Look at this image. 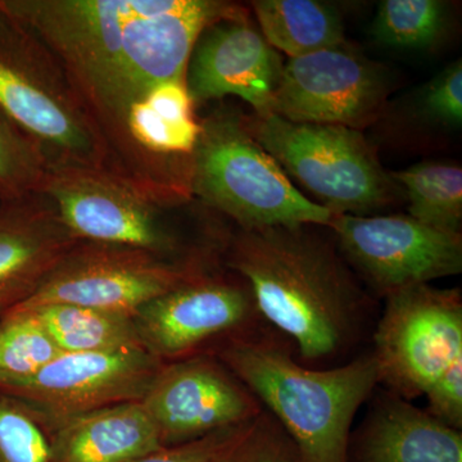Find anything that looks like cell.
Returning <instances> with one entry per match:
<instances>
[{"label": "cell", "instance_id": "22", "mask_svg": "<svg viewBox=\"0 0 462 462\" xmlns=\"http://www.w3.org/2000/svg\"><path fill=\"white\" fill-rule=\"evenodd\" d=\"M451 17V7L442 0H383L370 32L385 48L428 51L445 41Z\"/></svg>", "mask_w": 462, "mask_h": 462}, {"label": "cell", "instance_id": "2", "mask_svg": "<svg viewBox=\"0 0 462 462\" xmlns=\"http://www.w3.org/2000/svg\"><path fill=\"white\" fill-rule=\"evenodd\" d=\"M227 267L254 294L263 321L307 366H336L364 338L372 302L340 252L314 226L239 229Z\"/></svg>", "mask_w": 462, "mask_h": 462}, {"label": "cell", "instance_id": "14", "mask_svg": "<svg viewBox=\"0 0 462 462\" xmlns=\"http://www.w3.org/2000/svg\"><path fill=\"white\" fill-rule=\"evenodd\" d=\"M141 402L163 447L247 424L263 410L217 357L206 355L162 365Z\"/></svg>", "mask_w": 462, "mask_h": 462}, {"label": "cell", "instance_id": "19", "mask_svg": "<svg viewBox=\"0 0 462 462\" xmlns=\"http://www.w3.org/2000/svg\"><path fill=\"white\" fill-rule=\"evenodd\" d=\"M251 7L266 42L289 58L306 56L346 42L342 14L329 3L254 0Z\"/></svg>", "mask_w": 462, "mask_h": 462}, {"label": "cell", "instance_id": "9", "mask_svg": "<svg viewBox=\"0 0 462 462\" xmlns=\"http://www.w3.org/2000/svg\"><path fill=\"white\" fill-rule=\"evenodd\" d=\"M39 193L80 242L144 249L169 260L180 249L165 220L170 207L108 170L48 169Z\"/></svg>", "mask_w": 462, "mask_h": 462}, {"label": "cell", "instance_id": "16", "mask_svg": "<svg viewBox=\"0 0 462 462\" xmlns=\"http://www.w3.org/2000/svg\"><path fill=\"white\" fill-rule=\"evenodd\" d=\"M79 242L42 193L0 202V314L25 300Z\"/></svg>", "mask_w": 462, "mask_h": 462}, {"label": "cell", "instance_id": "10", "mask_svg": "<svg viewBox=\"0 0 462 462\" xmlns=\"http://www.w3.org/2000/svg\"><path fill=\"white\" fill-rule=\"evenodd\" d=\"M329 227L352 272L376 296L430 284L462 273V234L409 215H334Z\"/></svg>", "mask_w": 462, "mask_h": 462}, {"label": "cell", "instance_id": "18", "mask_svg": "<svg viewBox=\"0 0 462 462\" xmlns=\"http://www.w3.org/2000/svg\"><path fill=\"white\" fill-rule=\"evenodd\" d=\"M51 431V462H134L163 448L141 401L81 413Z\"/></svg>", "mask_w": 462, "mask_h": 462}, {"label": "cell", "instance_id": "6", "mask_svg": "<svg viewBox=\"0 0 462 462\" xmlns=\"http://www.w3.org/2000/svg\"><path fill=\"white\" fill-rule=\"evenodd\" d=\"M243 123L288 178L331 214L373 216L403 199L360 130L291 123L273 114L243 115Z\"/></svg>", "mask_w": 462, "mask_h": 462}, {"label": "cell", "instance_id": "29", "mask_svg": "<svg viewBox=\"0 0 462 462\" xmlns=\"http://www.w3.org/2000/svg\"><path fill=\"white\" fill-rule=\"evenodd\" d=\"M245 425L216 431L184 445L163 447L134 462H218L226 447Z\"/></svg>", "mask_w": 462, "mask_h": 462}, {"label": "cell", "instance_id": "5", "mask_svg": "<svg viewBox=\"0 0 462 462\" xmlns=\"http://www.w3.org/2000/svg\"><path fill=\"white\" fill-rule=\"evenodd\" d=\"M0 109L41 149L48 169L108 170L105 144L60 62L2 9Z\"/></svg>", "mask_w": 462, "mask_h": 462}, {"label": "cell", "instance_id": "15", "mask_svg": "<svg viewBox=\"0 0 462 462\" xmlns=\"http://www.w3.org/2000/svg\"><path fill=\"white\" fill-rule=\"evenodd\" d=\"M282 69L281 53L242 7L203 30L191 51L185 83L194 107L234 96L263 116L272 111Z\"/></svg>", "mask_w": 462, "mask_h": 462}, {"label": "cell", "instance_id": "11", "mask_svg": "<svg viewBox=\"0 0 462 462\" xmlns=\"http://www.w3.org/2000/svg\"><path fill=\"white\" fill-rule=\"evenodd\" d=\"M384 66L348 45L289 58L270 114L297 124L363 130L382 117L391 93Z\"/></svg>", "mask_w": 462, "mask_h": 462}, {"label": "cell", "instance_id": "25", "mask_svg": "<svg viewBox=\"0 0 462 462\" xmlns=\"http://www.w3.org/2000/svg\"><path fill=\"white\" fill-rule=\"evenodd\" d=\"M218 462H305L269 412L261 411L231 440Z\"/></svg>", "mask_w": 462, "mask_h": 462}, {"label": "cell", "instance_id": "17", "mask_svg": "<svg viewBox=\"0 0 462 462\" xmlns=\"http://www.w3.org/2000/svg\"><path fill=\"white\" fill-rule=\"evenodd\" d=\"M373 397L356 438V461L462 462L461 430L387 389Z\"/></svg>", "mask_w": 462, "mask_h": 462}, {"label": "cell", "instance_id": "7", "mask_svg": "<svg viewBox=\"0 0 462 462\" xmlns=\"http://www.w3.org/2000/svg\"><path fill=\"white\" fill-rule=\"evenodd\" d=\"M203 273L194 258L172 261L144 249L79 242L25 300L9 310L72 305L135 318L142 307Z\"/></svg>", "mask_w": 462, "mask_h": 462}, {"label": "cell", "instance_id": "27", "mask_svg": "<svg viewBox=\"0 0 462 462\" xmlns=\"http://www.w3.org/2000/svg\"><path fill=\"white\" fill-rule=\"evenodd\" d=\"M422 121L445 129H460L462 123V62L454 60L438 72L418 94Z\"/></svg>", "mask_w": 462, "mask_h": 462}, {"label": "cell", "instance_id": "28", "mask_svg": "<svg viewBox=\"0 0 462 462\" xmlns=\"http://www.w3.org/2000/svg\"><path fill=\"white\" fill-rule=\"evenodd\" d=\"M427 411L448 427L462 430V357L440 374L425 392Z\"/></svg>", "mask_w": 462, "mask_h": 462}, {"label": "cell", "instance_id": "4", "mask_svg": "<svg viewBox=\"0 0 462 462\" xmlns=\"http://www.w3.org/2000/svg\"><path fill=\"white\" fill-rule=\"evenodd\" d=\"M199 125L191 154V197L226 215L239 229L329 225L333 214L291 184L252 138L242 114L217 108Z\"/></svg>", "mask_w": 462, "mask_h": 462}, {"label": "cell", "instance_id": "1", "mask_svg": "<svg viewBox=\"0 0 462 462\" xmlns=\"http://www.w3.org/2000/svg\"><path fill=\"white\" fill-rule=\"evenodd\" d=\"M240 8L217 0H0L3 14L56 57L105 144L109 171L125 180L133 109L158 85L185 80L203 30Z\"/></svg>", "mask_w": 462, "mask_h": 462}, {"label": "cell", "instance_id": "13", "mask_svg": "<svg viewBox=\"0 0 462 462\" xmlns=\"http://www.w3.org/2000/svg\"><path fill=\"white\" fill-rule=\"evenodd\" d=\"M136 328L143 346L162 358H181L221 337L227 340L269 329L240 276L203 273L142 307Z\"/></svg>", "mask_w": 462, "mask_h": 462}, {"label": "cell", "instance_id": "21", "mask_svg": "<svg viewBox=\"0 0 462 462\" xmlns=\"http://www.w3.org/2000/svg\"><path fill=\"white\" fill-rule=\"evenodd\" d=\"M409 203V216L436 229L461 233L462 169L442 161H424L392 171Z\"/></svg>", "mask_w": 462, "mask_h": 462}, {"label": "cell", "instance_id": "20", "mask_svg": "<svg viewBox=\"0 0 462 462\" xmlns=\"http://www.w3.org/2000/svg\"><path fill=\"white\" fill-rule=\"evenodd\" d=\"M63 352H111L144 348L132 316L72 305L33 310Z\"/></svg>", "mask_w": 462, "mask_h": 462}, {"label": "cell", "instance_id": "8", "mask_svg": "<svg viewBox=\"0 0 462 462\" xmlns=\"http://www.w3.org/2000/svg\"><path fill=\"white\" fill-rule=\"evenodd\" d=\"M384 300L370 351L379 385L413 401L462 357L461 291L422 284Z\"/></svg>", "mask_w": 462, "mask_h": 462}, {"label": "cell", "instance_id": "23", "mask_svg": "<svg viewBox=\"0 0 462 462\" xmlns=\"http://www.w3.org/2000/svg\"><path fill=\"white\" fill-rule=\"evenodd\" d=\"M0 322V385L35 375L62 355L32 311L8 310Z\"/></svg>", "mask_w": 462, "mask_h": 462}, {"label": "cell", "instance_id": "26", "mask_svg": "<svg viewBox=\"0 0 462 462\" xmlns=\"http://www.w3.org/2000/svg\"><path fill=\"white\" fill-rule=\"evenodd\" d=\"M0 462H51L42 425L14 398L0 392Z\"/></svg>", "mask_w": 462, "mask_h": 462}, {"label": "cell", "instance_id": "3", "mask_svg": "<svg viewBox=\"0 0 462 462\" xmlns=\"http://www.w3.org/2000/svg\"><path fill=\"white\" fill-rule=\"evenodd\" d=\"M273 329L229 340L217 358L288 434L305 462H349L356 413L379 385L372 352L330 367L291 355Z\"/></svg>", "mask_w": 462, "mask_h": 462}, {"label": "cell", "instance_id": "12", "mask_svg": "<svg viewBox=\"0 0 462 462\" xmlns=\"http://www.w3.org/2000/svg\"><path fill=\"white\" fill-rule=\"evenodd\" d=\"M162 365L145 348L63 352L35 375L0 385V392L54 430L81 413L142 401Z\"/></svg>", "mask_w": 462, "mask_h": 462}, {"label": "cell", "instance_id": "24", "mask_svg": "<svg viewBox=\"0 0 462 462\" xmlns=\"http://www.w3.org/2000/svg\"><path fill=\"white\" fill-rule=\"evenodd\" d=\"M47 170L41 149L0 109V202L39 193Z\"/></svg>", "mask_w": 462, "mask_h": 462}]
</instances>
